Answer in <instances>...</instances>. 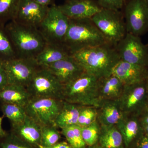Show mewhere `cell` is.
<instances>
[{
  "instance_id": "1",
  "label": "cell",
  "mask_w": 148,
  "mask_h": 148,
  "mask_svg": "<svg viewBox=\"0 0 148 148\" xmlns=\"http://www.w3.org/2000/svg\"><path fill=\"white\" fill-rule=\"evenodd\" d=\"M72 55L85 72L99 79L111 75L120 60L115 47L108 43L85 49Z\"/></svg>"
},
{
  "instance_id": "2",
  "label": "cell",
  "mask_w": 148,
  "mask_h": 148,
  "mask_svg": "<svg viewBox=\"0 0 148 148\" xmlns=\"http://www.w3.org/2000/svg\"><path fill=\"white\" fill-rule=\"evenodd\" d=\"M108 43L91 18L70 19L64 44L70 53Z\"/></svg>"
},
{
  "instance_id": "3",
  "label": "cell",
  "mask_w": 148,
  "mask_h": 148,
  "mask_svg": "<svg viewBox=\"0 0 148 148\" xmlns=\"http://www.w3.org/2000/svg\"><path fill=\"white\" fill-rule=\"evenodd\" d=\"M16 57L35 58L47 44L38 29L13 21L5 25Z\"/></svg>"
},
{
  "instance_id": "4",
  "label": "cell",
  "mask_w": 148,
  "mask_h": 148,
  "mask_svg": "<svg viewBox=\"0 0 148 148\" xmlns=\"http://www.w3.org/2000/svg\"><path fill=\"white\" fill-rule=\"evenodd\" d=\"M99 79L86 72L64 85L62 100L82 106L97 108L101 100L99 92Z\"/></svg>"
},
{
  "instance_id": "5",
  "label": "cell",
  "mask_w": 148,
  "mask_h": 148,
  "mask_svg": "<svg viewBox=\"0 0 148 148\" xmlns=\"http://www.w3.org/2000/svg\"><path fill=\"white\" fill-rule=\"evenodd\" d=\"M91 19L107 42L114 46L127 33L124 17L121 10L103 8Z\"/></svg>"
},
{
  "instance_id": "6",
  "label": "cell",
  "mask_w": 148,
  "mask_h": 148,
  "mask_svg": "<svg viewBox=\"0 0 148 148\" xmlns=\"http://www.w3.org/2000/svg\"><path fill=\"white\" fill-rule=\"evenodd\" d=\"M69 24L70 18L54 4L49 7L38 29L47 43L64 44Z\"/></svg>"
},
{
  "instance_id": "7",
  "label": "cell",
  "mask_w": 148,
  "mask_h": 148,
  "mask_svg": "<svg viewBox=\"0 0 148 148\" xmlns=\"http://www.w3.org/2000/svg\"><path fill=\"white\" fill-rule=\"evenodd\" d=\"M63 87L48 69L40 67L26 88L31 99L51 98L63 100Z\"/></svg>"
},
{
  "instance_id": "8",
  "label": "cell",
  "mask_w": 148,
  "mask_h": 148,
  "mask_svg": "<svg viewBox=\"0 0 148 148\" xmlns=\"http://www.w3.org/2000/svg\"><path fill=\"white\" fill-rule=\"evenodd\" d=\"M147 82L124 85L118 100L123 116L139 117L145 110L148 103Z\"/></svg>"
},
{
  "instance_id": "9",
  "label": "cell",
  "mask_w": 148,
  "mask_h": 148,
  "mask_svg": "<svg viewBox=\"0 0 148 148\" xmlns=\"http://www.w3.org/2000/svg\"><path fill=\"white\" fill-rule=\"evenodd\" d=\"M63 103L54 98H32L24 108L27 115L41 126L54 125Z\"/></svg>"
},
{
  "instance_id": "10",
  "label": "cell",
  "mask_w": 148,
  "mask_h": 148,
  "mask_svg": "<svg viewBox=\"0 0 148 148\" xmlns=\"http://www.w3.org/2000/svg\"><path fill=\"white\" fill-rule=\"evenodd\" d=\"M122 12L127 33L140 37L148 32V5L145 0H127Z\"/></svg>"
},
{
  "instance_id": "11",
  "label": "cell",
  "mask_w": 148,
  "mask_h": 148,
  "mask_svg": "<svg viewBox=\"0 0 148 148\" xmlns=\"http://www.w3.org/2000/svg\"><path fill=\"white\" fill-rule=\"evenodd\" d=\"M8 84L26 88L40 66L35 58H16L3 62Z\"/></svg>"
},
{
  "instance_id": "12",
  "label": "cell",
  "mask_w": 148,
  "mask_h": 148,
  "mask_svg": "<svg viewBox=\"0 0 148 148\" xmlns=\"http://www.w3.org/2000/svg\"><path fill=\"white\" fill-rule=\"evenodd\" d=\"M115 47L120 60L148 67V45L143 43L140 37L127 33Z\"/></svg>"
},
{
  "instance_id": "13",
  "label": "cell",
  "mask_w": 148,
  "mask_h": 148,
  "mask_svg": "<svg viewBox=\"0 0 148 148\" xmlns=\"http://www.w3.org/2000/svg\"><path fill=\"white\" fill-rule=\"evenodd\" d=\"M49 7L42 5L34 0H19L12 21L38 29Z\"/></svg>"
},
{
  "instance_id": "14",
  "label": "cell",
  "mask_w": 148,
  "mask_h": 148,
  "mask_svg": "<svg viewBox=\"0 0 148 148\" xmlns=\"http://www.w3.org/2000/svg\"><path fill=\"white\" fill-rule=\"evenodd\" d=\"M111 75L117 77L124 85L148 81V67L140 66L120 60Z\"/></svg>"
},
{
  "instance_id": "15",
  "label": "cell",
  "mask_w": 148,
  "mask_h": 148,
  "mask_svg": "<svg viewBox=\"0 0 148 148\" xmlns=\"http://www.w3.org/2000/svg\"><path fill=\"white\" fill-rule=\"evenodd\" d=\"M46 68L49 70L63 85L85 72L82 66L72 55Z\"/></svg>"
},
{
  "instance_id": "16",
  "label": "cell",
  "mask_w": 148,
  "mask_h": 148,
  "mask_svg": "<svg viewBox=\"0 0 148 148\" xmlns=\"http://www.w3.org/2000/svg\"><path fill=\"white\" fill-rule=\"evenodd\" d=\"M70 19L91 18L103 8L96 0H79L66 2L58 5Z\"/></svg>"
},
{
  "instance_id": "17",
  "label": "cell",
  "mask_w": 148,
  "mask_h": 148,
  "mask_svg": "<svg viewBox=\"0 0 148 148\" xmlns=\"http://www.w3.org/2000/svg\"><path fill=\"white\" fill-rule=\"evenodd\" d=\"M116 126L122 136L125 148H135L145 133L138 117L123 116Z\"/></svg>"
},
{
  "instance_id": "18",
  "label": "cell",
  "mask_w": 148,
  "mask_h": 148,
  "mask_svg": "<svg viewBox=\"0 0 148 148\" xmlns=\"http://www.w3.org/2000/svg\"><path fill=\"white\" fill-rule=\"evenodd\" d=\"M10 132L21 140L38 148L40 145L41 126L27 115L22 123L11 125Z\"/></svg>"
},
{
  "instance_id": "19",
  "label": "cell",
  "mask_w": 148,
  "mask_h": 148,
  "mask_svg": "<svg viewBox=\"0 0 148 148\" xmlns=\"http://www.w3.org/2000/svg\"><path fill=\"white\" fill-rule=\"evenodd\" d=\"M97 109V120L101 125H116L123 116L118 100H101Z\"/></svg>"
},
{
  "instance_id": "20",
  "label": "cell",
  "mask_w": 148,
  "mask_h": 148,
  "mask_svg": "<svg viewBox=\"0 0 148 148\" xmlns=\"http://www.w3.org/2000/svg\"><path fill=\"white\" fill-rule=\"evenodd\" d=\"M71 55L72 54L63 44L47 43L35 59L40 67H46Z\"/></svg>"
},
{
  "instance_id": "21",
  "label": "cell",
  "mask_w": 148,
  "mask_h": 148,
  "mask_svg": "<svg viewBox=\"0 0 148 148\" xmlns=\"http://www.w3.org/2000/svg\"><path fill=\"white\" fill-rule=\"evenodd\" d=\"M31 99L27 88L8 84L0 90V103L14 104L25 107Z\"/></svg>"
},
{
  "instance_id": "22",
  "label": "cell",
  "mask_w": 148,
  "mask_h": 148,
  "mask_svg": "<svg viewBox=\"0 0 148 148\" xmlns=\"http://www.w3.org/2000/svg\"><path fill=\"white\" fill-rule=\"evenodd\" d=\"M124 85L112 75L99 79V92L101 100L117 101L123 90Z\"/></svg>"
},
{
  "instance_id": "23",
  "label": "cell",
  "mask_w": 148,
  "mask_h": 148,
  "mask_svg": "<svg viewBox=\"0 0 148 148\" xmlns=\"http://www.w3.org/2000/svg\"><path fill=\"white\" fill-rule=\"evenodd\" d=\"M82 107L81 105L64 101L62 108L55 120L54 125L61 129L77 125Z\"/></svg>"
},
{
  "instance_id": "24",
  "label": "cell",
  "mask_w": 148,
  "mask_h": 148,
  "mask_svg": "<svg viewBox=\"0 0 148 148\" xmlns=\"http://www.w3.org/2000/svg\"><path fill=\"white\" fill-rule=\"evenodd\" d=\"M98 144L103 148H125L122 136L116 125H101Z\"/></svg>"
},
{
  "instance_id": "25",
  "label": "cell",
  "mask_w": 148,
  "mask_h": 148,
  "mask_svg": "<svg viewBox=\"0 0 148 148\" xmlns=\"http://www.w3.org/2000/svg\"><path fill=\"white\" fill-rule=\"evenodd\" d=\"M0 108L3 116L9 120L12 125L22 123L27 117L25 108L22 106L14 104L1 103Z\"/></svg>"
},
{
  "instance_id": "26",
  "label": "cell",
  "mask_w": 148,
  "mask_h": 148,
  "mask_svg": "<svg viewBox=\"0 0 148 148\" xmlns=\"http://www.w3.org/2000/svg\"><path fill=\"white\" fill-rule=\"evenodd\" d=\"M5 26L0 24V61L2 62L16 58Z\"/></svg>"
},
{
  "instance_id": "27",
  "label": "cell",
  "mask_w": 148,
  "mask_h": 148,
  "mask_svg": "<svg viewBox=\"0 0 148 148\" xmlns=\"http://www.w3.org/2000/svg\"><path fill=\"white\" fill-rule=\"evenodd\" d=\"M61 135L73 148H86L82 134L81 128L77 125L61 129Z\"/></svg>"
},
{
  "instance_id": "28",
  "label": "cell",
  "mask_w": 148,
  "mask_h": 148,
  "mask_svg": "<svg viewBox=\"0 0 148 148\" xmlns=\"http://www.w3.org/2000/svg\"><path fill=\"white\" fill-rule=\"evenodd\" d=\"M61 132L55 125L41 126V138L40 145L44 147H51L60 142Z\"/></svg>"
},
{
  "instance_id": "29",
  "label": "cell",
  "mask_w": 148,
  "mask_h": 148,
  "mask_svg": "<svg viewBox=\"0 0 148 148\" xmlns=\"http://www.w3.org/2000/svg\"><path fill=\"white\" fill-rule=\"evenodd\" d=\"M19 0H0V24L5 26L13 20Z\"/></svg>"
},
{
  "instance_id": "30",
  "label": "cell",
  "mask_w": 148,
  "mask_h": 148,
  "mask_svg": "<svg viewBox=\"0 0 148 148\" xmlns=\"http://www.w3.org/2000/svg\"><path fill=\"white\" fill-rule=\"evenodd\" d=\"M84 141L88 146H92L98 143L101 125L98 120L86 127H81Z\"/></svg>"
},
{
  "instance_id": "31",
  "label": "cell",
  "mask_w": 148,
  "mask_h": 148,
  "mask_svg": "<svg viewBox=\"0 0 148 148\" xmlns=\"http://www.w3.org/2000/svg\"><path fill=\"white\" fill-rule=\"evenodd\" d=\"M97 108L91 106H82L80 111L77 125L81 127L90 125L98 120Z\"/></svg>"
},
{
  "instance_id": "32",
  "label": "cell",
  "mask_w": 148,
  "mask_h": 148,
  "mask_svg": "<svg viewBox=\"0 0 148 148\" xmlns=\"http://www.w3.org/2000/svg\"><path fill=\"white\" fill-rule=\"evenodd\" d=\"M0 148H38L26 143L10 131L3 137H0Z\"/></svg>"
},
{
  "instance_id": "33",
  "label": "cell",
  "mask_w": 148,
  "mask_h": 148,
  "mask_svg": "<svg viewBox=\"0 0 148 148\" xmlns=\"http://www.w3.org/2000/svg\"><path fill=\"white\" fill-rule=\"evenodd\" d=\"M103 8L121 10L127 0H96Z\"/></svg>"
},
{
  "instance_id": "34",
  "label": "cell",
  "mask_w": 148,
  "mask_h": 148,
  "mask_svg": "<svg viewBox=\"0 0 148 148\" xmlns=\"http://www.w3.org/2000/svg\"><path fill=\"white\" fill-rule=\"evenodd\" d=\"M8 84L7 77L3 66V62L0 61V90Z\"/></svg>"
},
{
  "instance_id": "35",
  "label": "cell",
  "mask_w": 148,
  "mask_h": 148,
  "mask_svg": "<svg viewBox=\"0 0 148 148\" xmlns=\"http://www.w3.org/2000/svg\"><path fill=\"white\" fill-rule=\"evenodd\" d=\"M135 148H148V135L145 133L138 141Z\"/></svg>"
},
{
  "instance_id": "36",
  "label": "cell",
  "mask_w": 148,
  "mask_h": 148,
  "mask_svg": "<svg viewBox=\"0 0 148 148\" xmlns=\"http://www.w3.org/2000/svg\"><path fill=\"white\" fill-rule=\"evenodd\" d=\"M38 148H73L71 146L65 141L62 142H59L56 143L54 145L49 147H44L42 146L39 145L38 146Z\"/></svg>"
},
{
  "instance_id": "37",
  "label": "cell",
  "mask_w": 148,
  "mask_h": 148,
  "mask_svg": "<svg viewBox=\"0 0 148 148\" xmlns=\"http://www.w3.org/2000/svg\"><path fill=\"white\" fill-rule=\"evenodd\" d=\"M141 124L143 127L148 125V109H146L143 114L139 117Z\"/></svg>"
},
{
  "instance_id": "38",
  "label": "cell",
  "mask_w": 148,
  "mask_h": 148,
  "mask_svg": "<svg viewBox=\"0 0 148 148\" xmlns=\"http://www.w3.org/2000/svg\"><path fill=\"white\" fill-rule=\"evenodd\" d=\"M37 2L42 5L50 7L54 5L55 0H34Z\"/></svg>"
},
{
  "instance_id": "39",
  "label": "cell",
  "mask_w": 148,
  "mask_h": 148,
  "mask_svg": "<svg viewBox=\"0 0 148 148\" xmlns=\"http://www.w3.org/2000/svg\"><path fill=\"white\" fill-rule=\"evenodd\" d=\"M4 116H0V137H3L6 135L7 132L4 130L2 127V121Z\"/></svg>"
},
{
  "instance_id": "40",
  "label": "cell",
  "mask_w": 148,
  "mask_h": 148,
  "mask_svg": "<svg viewBox=\"0 0 148 148\" xmlns=\"http://www.w3.org/2000/svg\"><path fill=\"white\" fill-rule=\"evenodd\" d=\"M86 148H103V147H101V145L97 143L96 145L92 146H88Z\"/></svg>"
},
{
  "instance_id": "41",
  "label": "cell",
  "mask_w": 148,
  "mask_h": 148,
  "mask_svg": "<svg viewBox=\"0 0 148 148\" xmlns=\"http://www.w3.org/2000/svg\"><path fill=\"white\" fill-rule=\"evenodd\" d=\"M143 128H144L145 133L146 135H148V125L143 127Z\"/></svg>"
},
{
  "instance_id": "42",
  "label": "cell",
  "mask_w": 148,
  "mask_h": 148,
  "mask_svg": "<svg viewBox=\"0 0 148 148\" xmlns=\"http://www.w3.org/2000/svg\"><path fill=\"white\" fill-rule=\"evenodd\" d=\"M147 92H148V103H147V108H146V109H148V81L147 82Z\"/></svg>"
},
{
  "instance_id": "43",
  "label": "cell",
  "mask_w": 148,
  "mask_h": 148,
  "mask_svg": "<svg viewBox=\"0 0 148 148\" xmlns=\"http://www.w3.org/2000/svg\"><path fill=\"white\" fill-rule=\"evenodd\" d=\"M66 2L74 1H79V0H65Z\"/></svg>"
},
{
  "instance_id": "44",
  "label": "cell",
  "mask_w": 148,
  "mask_h": 148,
  "mask_svg": "<svg viewBox=\"0 0 148 148\" xmlns=\"http://www.w3.org/2000/svg\"><path fill=\"white\" fill-rule=\"evenodd\" d=\"M146 1V2H147V3L148 4V0H145Z\"/></svg>"
}]
</instances>
